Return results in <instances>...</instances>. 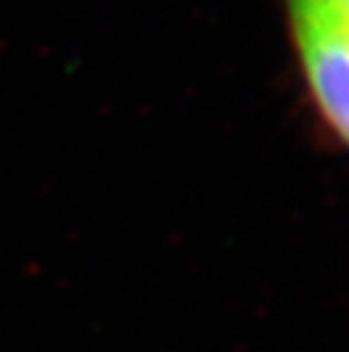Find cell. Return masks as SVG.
I'll list each match as a JSON object with an SVG mask.
<instances>
[{"label": "cell", "instance_id": "1", "mask_svg": "<svg viewBox=\"0 0 349 352\" xmlns=\"http://www.w3.org/2000/svg\"><path fill=\"white\" fill-rule=\"evenodd\" d=\"M286 11L311 94L349 146V8L341 0H286Z\"/></svg>", "mask_w": 349, "mask_h": 352}, {"label": "cell", "instance_id": "2", "mask_svg": "<svg viewBox=\"0 0 349 352\" xmlns=\"http://www.w3.org/2000/svg\"><path fill=\"white\" fill-rule=\"evenodd\" d=\"M341 3H344V6H346V8H349V0H341Z\"/></svg>", "mask_w": 349, "mask_h": 352}]
</instances>
